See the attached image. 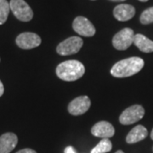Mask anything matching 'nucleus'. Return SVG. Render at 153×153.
Instances as JSON below:
<instances>
[{
  "instance_id": "obj_22",
  "label": "nucleus",
  "mask_w": 153,
  "mask_h": 153,
  "mask_svg": "<svg viewBox=\"0 0 153 153\" xmlns=\"http://www.w3.org/2000/svg\"><path fill=\"white\" fill-rule=\"evenodd\" d=\"M151 138H152V140H153V128L152 130V133H151Z\"/></svg>"
},
{
  "instance_id": "obj_6",
  "label": "nucleus",
  "mask_w": 153,
  "mask_h": 153,
  "mask_svg": "<svg viewBox=\"0 0 153 153\" xmlns=\"http://www.w3.org/2000/svg\"><path fill=\"white\" fill-rule=\"evenodd\" d=\"M83 44V41L79 37H71L66 38L58 44L56 52L60 55H71L79 52Z\"/></svg>"
},
{
  "instance_id": "obj_18",
  "label": "nucleus",
  "mask_w": 153,
  "mask_h": 153,
  "mask_svg": "<svg viewBox=\"0 0 153 153\" xmlns=\"http://www.w3.org/2000/svg\"><path fill=\"white\" fill-rule=\"evenodd\" d=\"M16 153H37V152L33 149H30V148H25V149L18 151Z\"/></svg>"
},
{
  "instance_id": "obj_9",
  "label": "nucleus",
  "mask_w": 153,
  "mask_h": 153,
  "mask_svg": "<svg viewBox=\"0 0 153 153\" xmlns=\"http://www.w3.org/2000/svg\"><path fill=\"white\" fill-rule=\"evenodd\" d=\"M91 105L90 99L87 95H82L72 100L68 105V111L71 115L79 116L87 112Z\"/></svg>"
},
{
  "instance_id": "obj_15",
  "label": "nucleus",
  "mask_w": 153,
  "mask_h": 153,
  "mask_svg": "<svg viewBox=\"0 0 153 153\" xmlns=\"http://www.w3.org/2000/svg\"><path fill=\"white\" fill-rule=\"evenodd\" d=\"M112 144L109 139H102L99 144L92 149L91 153H107L111 151Z\"/></svg>"
},
{
  "instance_id": "obj_25",
  "label": "nucleus",
  "mask_w": 153,
  "mask_h": 153,
  "mask_svg": "<svg viewBox=\"0 0 153 153\" xmlns=\"http://www.w3.org/2000/svg\"><path fill=\"white\" fill-rule=\"evenodd\" d=\"M93 1H94V0H93Z\"/></svg>"
},
{
  "instance_id": "obj_14",
  "label": "nucleus",
  "mask_w": 153,
  "mask_h": 153,
  "mask_svg": "<svg viewBox=\"0 0 153 153\" xmlns=\"http://www.w3.org/2000/svg\"><path fill=\"white\" fill-rule=\"evenodd\" d=\"M134 44L141 52L152 53L153 52V41L142 34H135L134 38Z\"/></svg>"
},
{
  "instance_id": "obj_19",
  "label": "nucleus",
  "mask_w": 153,
  "mask_h": 153,
  "mask_svg": "<svg viewBox=\"0 0 153 153\" xmlns=\"http://www.w3.org/2000/svg\"><path fill=\"white\" fill-rule=\"evenodd\" d=\"M65 153H76V151L72 146H67L65 149Z\"/></svg>"
},
{
  "instance_id": "obj_1",
  "label": "nucleus",
  "mask_w": 153,
  "mask_h": 153,
  "mask_svg": "<svg viewBox=\"0 0 153 153\" xmlns=\"http://www.w3.org/2000/svg\"><path fill=\"white\" fill-rule=\"evenodd\" d=\"M145 62L140 57H130L117 62L111 69L115 77H128L138 73L144 67Z\"/></svg>"
},
{
  "instance_id": "obj_10",
  "label": "nucleus",
  "mask_w": 153,
  "mask_h": 153,
  "mask_svg": "<svg viewBox=\"0 0 153 153\" xmlns=\"http://www.w3.org/2000/svg\"><path fill=\"white\" fill-rule=\"evenodd\" d=\"M91 134L94 136L101 139H109L115 134V128L109 122L100 121L92 127Z\"/></svg>"
},
{
  "instance_id": "obj_20",
  "label": "nucleus",
  "mask_w": 153,
  "mask_h": 153,
  "mask_svg": "<svg viewBox=\"0 0 153 153\" xmlns=\"http://www.w3.org/2000/svg\"><path fill=\"white\" fill-rule=\"evenodd\" d=\"M4 87L3 82L0 81V97L4 94Z\"/></svg>"
},
{
  "instance_id": "obj_17",
  "label": "nucleus",
  "mask_w": 153,
  "mask_h": 153,
  "mask_svg": "<svg viewBox=\"0 0 153 153\" xmlns=\"http://www.w3.org/2000/svg\"><path fill=\"white\" fill-rule=\"evenodd\" d=\"M140 22L143 25L153 23V7L148 8L142 12L140 17Z\"/></svg>"
},
{
  "instance_id": "obj_16",
  "label": "nucleus",
  "mask_w": 153,
  "mask_h": 153,
  "mask_svg": "<svg viewBox=\"0 0 153 153\" xmlns=\"http://www.w3.org/2000/svg\"><path fill=\"white\" fill-rule=\"evenodd\" d=\"M10 11V3L7 0H0V25L4 24Z\"/></svg>"
},
{
  "instance_id": "obj_23",
  "label": "nucleus",
  "mask_w": 153,
  "mask_h": 153,
  "mask_svg": "<svg viewBox=\"0 0 153 153\" xmlns=\"http://www.w3.org/2000/svg\"><path fill=\"white\" fill-rule=\"evenodd\" d=\"M116 153H124V152H123V151H121V150H119V151H117V152H116Z\"/></svg>"
},
{
  "instance_id": "obj_24",
  "label": "nucleus",
  "mask_w": 153,
  "mask_h": 153,
  "mask_svg": "<svg viewBox=\"0 0 153 153\" xmlns=\"http://www.w3.org/2000/svg\"><path fill=\"white\" fill-rule=\"evenodd\" d=\"M139 1H140V2H147L148 0H139Z\"/></svg>"
},
{
  "instance_id": "obj_8",
  "label": "nucleus",
  "mask_w": 153,
  "mask_h": 153,
  "mask_svg": "<svg viewBox=\"0 0 153 153\" xmlns=\"http://www.w3.org/2000/svg\"><path fill=\"white\" fill-rule=\"evenodd\" d=\"M41 38L34 33H23L17 36L16 43L22 49H32L41 44Z\"/></svg>"
},
{
  "instance_id": "obj_11",
  "label": "nucleus",
  "mask_w": 153,
  "mask_h": 153,
  "mask_svg": "<svg viewBox=\"0 0 153 153\" xmlns=\"http://www.w3.org/2000/svg\"><path fill=\"white\" fill-rule=\"evenodd\" d=\"M135 15V9L134 6L127 4H122L116 6L113 10V16L119 22H127L131 20Z\"/></svg>"
},
{
  "instance_id": "obj_2",
  "label": "nucleus",
  "mask_w": 153,
  "mask_h": 153,
  "mask_svg": "<svg viewBox=\"0 0 153 153\" xmlns=\"http://www.w3.org/2000/svg\"><path fill=\"white\" fill-rule=\"evenodd\" d=\"M56 75L63 81L73 82L81 78L84 72L85 67L80 61L70 60L59 64L56 67Z\"/></svg>"
},
{
  "instance_id": "obj_7",
  "label": "nucleus",
  "mask_w": 153,
  "mask_h": 153,
  "mask_svg": "<svg viewBox=\"0 0 153 153\" xmlns=\"http://www.w3.org/2000/svg\"><path fill=\"white\" fill-rule=\"evenodd\" d=\"M72 28L77 34L83 37H93L96 33L95 27L86 17L77 16L74 19Z\"/></svg>"
},
{
  "instance_id": "obj_5",
  "label": "nucleus",
  "mask_w": 153,
  "mask_h": 153,
  "mask_svg": "<svg viewBox=\"0 0 153 153\" xmlns=\"http://www.w3.org/2000/svg\"><path fill=\"white\" fill-rule=\"evenodd\" d=\"M145 109L140 105H134L125 109L119 117V122L123 125H130L142 119Z\"/></svg>"
},
{
  "instance_id": "obj_3",
  "label": "nucleus",
  "mask_w": 153,
  "mask_h": 153,
  "mask_svg": "<svg viewBox=\"0 0 153 153\" xmlns=\"http://www.w3.org/2000/svg\"><path fill=\"white\" fill-rule=\"evenodd\" d=\"M10 10L19 21L23 22H30L33 18V11L24 0H10Z\"/></svg>"
},
{
  "instance_id": "obj_12",
  "label": "nucleus",
  "mask_w": 153,
  "mask_h": 153,
  "mask_svg": "<svg viewBox=\"0 0 153 153\" xmlns=\"http://www.w3.org/2000/svg\"><path fill=\"white\" fill-rule=\"evenodd\" d=\"M18 138L14 133H5L0 136V153H10L17 146Z\"/></svg>"
},
{
  "instance_id": "obj_21",
  "label": "nucleus",
  "mask_w": 153,
  "mask_h": 153,
  "mask_svg": "<svg viewBox=\"0 0 153 153\" xmlns=\"http://www.w3.org/2000/svg\"><path fill=\"white\" fill-rule=\"evenodd\" d=\"M110 1H112V2H123L125 0H110Z\"/></svg>"
},
{
  "instance_id": "obj_4",
  "label": "nucleus",
  "mask_w": 153,
  "mask_h": 153,
  "mask_svg": "<svg viewBox=\"0 0 153 153\" xmlns=\"http://www.w3.org/2000/svg\"><path fill=\"white\" fill-rule=\"evenodd\" d=\"M134 33L131 28H123L115 34L112 38V45L117 50H126L134 44Z\"/></svg>"
},
{
  "instance_id": "obj_13",
  "label": "nucleus",
  "mask_w": 153,
  "mask_h": 153,
  "mask_svg": "<svg viewBox=\"0 0 153 153\" xmlns=\"http://www.w3.org/2000/svg\"><path fill=\"white\" fill-rule=\"evenodd\" d=\"M148 135L147 129L142 125H137L128 134L126 137V142L128 144H134L140 142L146 139Z\"/></svg>"
}]
</instances>
